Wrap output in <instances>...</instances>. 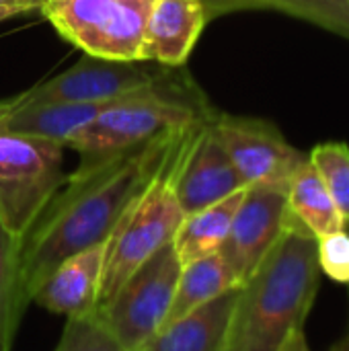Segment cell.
Masks as SVG:
<instances>
[{"label": "cell", "instance_id": "cell-1", "mask_svg": "<svg viewBox=\"0 0 349 351\" xmlns=\"http://www.w3.org/2000/svg\"><path fill=\"white\" fill-rule=\"evenodd\" d=\"M187 130L154 138L99 167L68 175L62 189L21 239V276L29 302L64 259L105 243L113 234Z\"/></svg>", "mask_w": 349, "mask_h": 351}, {"label": "cell", "instance_id": "cell-2", "mask_svg": "<svg viewBox=\"0 0 349 351\" xmlns=\"http://www.w3.org/2000/svg\"><path fill=\"white\" fill-rule=\"evenodd\" d=\"M321 276L317 239L288 216L282 237L243 286L226 351H286L304 331Z\"/></svg>", "mask_w": 349, "mask_h": 351}, {"label": "cell", "instance_id": "cell-3", "mask_svg": "<svg viewBox=\"0 0 349 351\" xmlns=\"http://www.w3.org/2000/svg\"><path fill=\"white\" fill-rule=\"evenodd\" d=\"M214 115L216 111L208 105L202 90L185 74L171 72L158 84L134 93L103 111L66 148L80 156L74 171H88L154 138L210 121Z\"/></svg>", "mask_w": 349, "mask_h": 351}, {"label": "cell", "instance_id": "cell-4", "mask_svg": "<svg viewBox=\"0 0 349 351\" xmlns=\"http://www.w3.org/2000/svg\"><path fill=\"white\" fill-rule=\"evenodd\" d=\"M204 123L189 128L165 158L160 171L138 195L117 228L107 241L105 265L99 286L95 311L103 308L117 288L160 247L173 243V237L183 220V210L177 199V175L187 148Z\"/></svg>", "mask_w": 349, "mask_h": 351}, {"label": "cell", "instance_id": "cell-5", "mask_svg": "<svg viewBox=\"0 0 349 351\" xmlns=\"http://www.w3.org/2000/svg\"><path fill=\"white\" fill-rule=\"evenodd\" d=\"M154 0H45L39 12L84 56L144 62V31Z\"/></svg>", "mask_w": 349, "mask_h": 351}, {"label": "cell", "instance_id": "cell-6", "mask_svg": "<svg viewBox=\"0 0 349 351\" xmlns=\"http://www.w3.org/2000/svg\"><path fill=\"white\" fill-rule=\"evenodd\" d=\"M64 146L19 134H0V224L23 239L62 189Z\"/></svg>", "mask_w": 349, "mask_h": 351}, {"label": "cell", "instance_id": "cell-7", "mask_svg": "<svg viewBox=\"0 0 349 351\" xmlns=\"http://www.w3.org/2000/svg\"><path fill=\"white\" fill-rule=\"evenodd\" d=\"M181 267L173 243L160 247L93 313L123 350L140 351L163 329Z\"/></svg>", "mask_w": 349, "mask_h": 351}, {"label": "cell", "instance_id": "cell-8", "mask_svg": "<svg viewBox=\"0 0 349 351\" xmlns=\"http://www.w3.org/2000/svg\"><path fill=\"white\" fill-rule=\"evenodd\" d=\"M212 130L247 187L272 185L288 189L294 173L309 160L265 119L216 113Z\"/></svg>", "mask_w": 349, "mask_h": 351}, {"label": "cell", "instance_id": "cell-9", "mask_svg": "<svg viewBox=\"0 0 349 351\" xmlns=\"http://www.w3.org/2000/svg\"><path fill=\"white\" fill-rule=\"evenodd\" d=\"M284 187L249 185L218 251L239 286H245L282 237L288 222Z\"/></svg>", "mask_w": 349, "mask_h": 351}, {"label": "cell", "instance_id": "cell-10", "mask_svg": "<svg viewBox=\"0 0 349 351\" xmlns=\"http://www.w3.org/2000/svg\"><path fill=\"white\" fill-rule=\"evenodd\" d=\"M146 62H121L84 56L66 72L29 90L31 101L97 103L117 101L165 80L173 68L144 66Z\"/></svg>", "mask_w": 349, "mask_h": 351}, {"label": "cell", "instance_id": "cell-11", "mask_svg": "<svg viewBox=\"0 0 349 351\" xmlns=\"http://www.w3.org/2000/svg\"><path fill=\"white\" fill-rule=\"evenodd\" d=\"M212 119L206 121L191 140L177 175V199L185 216L247 187L216 138Z\"/></svg>", "mask_w": 349, "mask_h": 351}, {"label": "cell", "instance_id": "cell-12", "mask_svg": "<svg viewBox=\"0 0 349 351\" xmlns=\"http://www.w3.org/2000/svg\"><path fill=\"white\" fill-rule=\"evenodd\" d=\"M107 241L64 259L37 288L31 302L68 319L95 313Z\"/></svg>", "mask_w": 349, "mask_h": 351}, {"label": "cell", "instance_id": "cell-13", "mask_svg": "<svg viewBox=\"0 0 349 351\" xmlns=\"http://www.w3.org/2000/svg\"><path fill=\"white\" fill-rule=\"evenodd\" d=\"M206 23L200 0H154L144 31L142 60L167 68L185 66Z\"/></svg>", "mask_w": 349, "mask_h": 351}, {"label": "cell", "instance_id": "cell-14", "mask_svg": "<svg viewBox=\"0 0 349 351\" xmlns=\"http://www.w3.org/2000/svg\"><path fill=\"white\" fill-rule=\"evenodd\" d=\"M241 294L243 286L224 292L163 327L140 351H226Z\"/></svg>", "mask_w": 349, "mask_h": 351}, {"label": "cell", "instance_id": "cell-15", "mask_svg": "<svg viewBox=\"0 0 349 351\" xmlns=\"http://www.w3.org/2000/svg\"><path fill=\"white\" fill-rule=\"evenodd\" d=\"M123 99L97 101V103H66V101H31L27 97L12 113L0 119V134L45 138L66 148V144L78 132H82L103 111H107L109 107H113Z\"/></svg>", "mask_w": 349, "mask_h": 351}, {"label": "cell", "instance_id": "cell-16", "mask_svg": "<svg viewBox=\"0 0 349 351\" xmlns=\"http://www.w3.org/2000/svg\"><path fill=\"white\" fill-rule=\"evenodd\" d=\"M245 191L247 187L224 197L218 204H212L204 210L183 216L173 237V249L181 265H187L191 261H197L202 257H208L220 251L230 230L232 218L245 197Z\"/></svg>", "mask_w": 349, "mask_h": 351}, {"label": "cell", "instance_id": "cell-17", "mask_svg": "<svg viewBox=\"0 0 349 351\" xmlns=\"http://www.w3.org/2000/svg\"><path fill=\"white\" fill-rule=\"evenodd\" d=\"M286 202L288 216L296 224L306 228L315 239H323L348 228L311 160H306L290 179Z\"/></svg>", "mask_w": 349, "mask_h": 351}, {"label": "cell", "instance_id": "cell-18", "mask_svg": "<svg viewBox=\"0 0 349 351\" xmlns=\"http://www.w3.org/2000/svg\"><path fill=\"white\" fill-rule=\"evenodd\" d=\"M237 286L239 284H237L232 271L228 269V265L224 263V259L218 253L183 265L179 280H177L173 304H171V311H169L163 327L183 319L185 315L193 313L195 308L208 304L210 300L222 296L224 292H228Z\"/></svg>", "mask_w": 349, "mask_h": 351}, {"label": "cell", "instance_id": "cell-19", "mask_svg": "<svg viewBox=\"0 0 349 351\" xmlns=\"http://www.w3.org/2000/svg\"><path fill=\"white\" fill-rule=\"evenodd\" d=\"M208 21L237 10L269 8L315 23L327 31L349 37V0H200Z\"/></svg>", "mask_w": 349, "mask_h": 351}, {"label": "cell", "instance_id": "cell-20", "mask_svg": "<svg viewBox=\"0 0 349 351\" xmlns=\"http://www.w3.org/2000/svg\"><path fill=\"white\" fill-rule=\"evenodd\" d=\"M21 239L0 224V351H12V343L29 304L21 276Z\"/></svg>", "mask_w": 349, "mask_h": 351}, {"label": "cell", "instance_id": "cell-21", "mask_svg": "<svg viewBox=\"0 0 349 351\" xmlns=\"http://www.w3.org/2000/svg\"><path fill=\"white\" fill-rule=\"evenodd\" d=\"M315 171L323 179L346 226H349V146L346 142H325L309 154Z\"/></svg>", "mask_w": 349, "mask_h": 351}, {"label": "cell", "instance_id": "cell-22", "mask_svg": "<svg viewBox=\"0 0 349 351\" xmlns=\"http://www.w3.org/2000/svg\"><path fill=\"white\" fill-rule=\"evenodd\" d=\"M53 351H125L103 323L91 313L84 317H70L60 343Z\"/></svg>", "mask_w": 349, "mask_h": 351}, {"label": "cell", "instance_id": "cell-23", "mask_svg": "<svg viewBox=\"0 0 349 351\" xmlns=\"http://www.w3.org/2000/svg\"><path fill=\"white\" fill-rule=\"evenodd\" d=\"M317 261L323 276L333 282L349 284V232L348 228L317 239Z\"/></svg>", "mask_w": 349, "mask_h": 351}, {"label": "cell", "instance_id": "cell-24", "mask_svg": "<svg viewBox=\"0 0 349 351\" xmlns=\"http://www.w3.org/2000/svg\"><path fill=\"white\" fill-rule=\"evenodd\" d=\"M29 97V88L27 90H23V93H19L16 97H10V99H0V119H4L8 113H12L25 99Z\"/></svg>", "mask_w": 349, "mask_h": 351}, {"label": "cell", "instance_id": "cell-25", "mask_svg": "<svg viewBox=\"0 0 349 351\" xmlns=\"http://www.w3.org/2000/svg\"><path fill=\"white\" fill-rule=\"evenodd\" d=\"M27 12H33V10L27 8V6H8V4H0V23H2V21H10V19L21 16V14H27Z\"/></svg>", "mask_w": 349, "mask_h": 351}, {"label": "cell", "instance_id": "cell-26", "mask_svg": "<svg viewBox=\"0 0 349 351\" xmlns=\"http://www.w3.org/2000/svg\"><path fill=\"white\" fill-rule=\"evenodd\" d=\"M286 351H311L309 341H306V333H304V331L298 333V335L290 341V346L286 348Z\"/></svg>", "mask_w": 349, "mask_h": 351}, {"label": "cell", "instance_id": "cell-27", "mask_svg": "<svg viewBox=\"0 0 349 351\" xmlns=\"http://www.w3.org/2000/svg\"><path fill=\"white\" fill-rule=\"evenodd\" d=\"M0 4H8V6H27L31 10H39L41 0H0Z\"/></svg>", "mask_w": 349, "mask_h": 351}, {"label": "cell", "instance_id": "cell-28", "mask_svg": "<svg viewBox=\"0 0 349 351\" xmlns=\"http://www.w3.org/2000/svg\"><path fill=\"white\" fill-rule=\"evenodd\" d=\"M333 351H349V331H348V335L333 348Z\"/></svg>", "mask_w": 349, "mask_h": 351}, {"label": "cell", "instance_id": "cell-29", "mask_svg": "<svg viewBox=\"0 0 349 351\" xmlns=\"http://www.w3.org/2000/svg\"><path fill=\"white\" fill-rule=\"evenodd\" d=\"M43 2H45V0H41V4H43Z\"/></svg>", "mask_w": 349, "mask_h": 351}]
</instances>
